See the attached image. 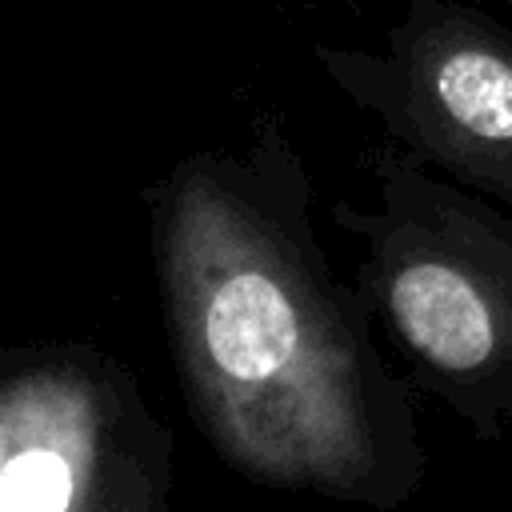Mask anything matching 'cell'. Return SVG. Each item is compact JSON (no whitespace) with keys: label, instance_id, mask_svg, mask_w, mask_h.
Here are the masks:
<instances>
[{"label":"cell","instance_id":"obj_3","mask_svg":"<svg viewBox=\"0 0 512 512\" xmlns=\"http://www.w3.org/2000/svg\"><path fill=\"white\" fill-rule=\"evenodd\" d=\"M176 440L140 376L88 340L0 352V512H172Z\"/></svg>","mask_w":512,"mask_h":512},{"label":"cell","instance_id":"obj_6","mask_svg":"<svg viewBox=\"0 0 512 512\" xmlns=\"http://www.w3.org/2000/svg\"><path fill=\"white\" fill-rule=\"evenodd\" d=\"M500 4H512V0H500Z\"/></svg>","mask_w":512,"mask_h":512},{"label":"cell","instance_id":"obj_1","mask_svg":"<svg viewBox=\"0 0 512 512\" xmlns=\"http://www.w3.org/2000/svg\"><path fill=\"white\" fill-rule=\"evenodd\" d=\"M312 176L268 120L244 148L180 156L144 188L148 256L180 396L240 480L344 508H404L428 472L412 380L340 280Z\"/></svg>","mask_w":512,"mask_h":512},{"label":"cell","instance_id":"obj_4","mask_svg":"<svg viewBox=\"0 0 512 512\" xmlns=\"http://www.w3.org/2000/svg\"><path fill=\"white\" fill-rule=\"evenodd\" d=\"M312 56L388 140L512 208V28L472 4L408 0L380 48Z\"/></svg>","mask_w":512,"mask_h":512},{"label":"cell","instance_id":"obj_2","mask_svg":"<svg viewBox=\"0 0 512 512\" xmlns=\"http://www.w3.org/2000/svg\"><path fill=\"white\" fill-rule=\"evenodd\" d=\"M372 176V208H328L364 240L356 280L416 384L472 436L500 440L512 428V208L396 140L372 152Z\"/></svg>","mask_w":512,"mask_h":512},{"label":"cell","instance_id":"obj_5","mask_svg":"<svg viewBox=\"0 0 512 512\" xmlns=\"http://www.w3.org/2000/svg\"><path fill=\"white\" fill-rule=\"evenodd\" d=\"M352 512H404V508H352Z\"/></svg>","mask_w":512,"mask_h":512}]
</instances>
